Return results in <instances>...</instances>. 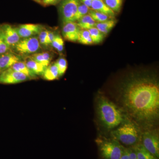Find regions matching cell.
Masks as SVG:
<instances>
[{
    "instance_id": "obj_1",
    "label": "cell",
    "mask_w": 159,
    "mask_h": 159,
    "mask_svg": "<svg viewBox=\"0 0 159 159\" xmlns=\"http://www.w3.org/2000/svg\"><path fill=\"white\" fill-rule=\"evenodd\" d=\"M118 99L127 116L144 130L154 129L159 119V84L157 75L132 73L120 84Z\"/></svg>"
},
{
    "instance_id": "obj_2",
    "label": "cell",
    "mask_w": 159,
    "mask_h": 159,
    "mask_svg": "<svg viewBox=\"0 0 159 159\" xmlns=\"http://www.w3.org/2000/svg\"><path fill=\"white\" fill-rule=\"evenodd\" d=\"M96 108L100 124L107 130H112L129 118L121 107L101 94L97 95Z\"/></svg>"
},
{
    "instance_id": "obj_3",
    "label": "cell",
    "mask_w": 159,
    "mask_h": 159,
    "mask_svg": "<svg viewBox=\"0 0 159 159\" xmlns=\"http://www.w3.org/2000/svg\"><path fill=\"white\" fill-rule=\"evenodd\" d=\"M141 128L129 118L111 131V138L128 147H133L141 142Z\"/></svg>"
},
{
    "instance_id": "obj_4",
    "label": "cell",
    "mask_w": 159,
    "mask_h": 159,
    "mask_svg": "<svg viewBox=\"0 0 159 159\" xmlns=\"http://www.w3.org/2000/svg\"><path fill=\"white\" fill-rule=\"evenodd\" d=\"M96 143L101 159H120L125 148L112 138H98Z\"/></svg>"
},
{
    "instance_id": "obj_5",
    "label": "cell",
    "mask_w": 159,
    "mask_h": 159,
    "mask_svg": "<svg viewBox=\"0 0 159 159\" xmlns=\"http://www.w3.org/2000/svg\"><path fill=\"white\" fill-rule=\"evenodd\" d=\"M141 143L146 150L159 159V137L157 129L144 130L141 135Z\"/></svg>"
},
{
    "instance_id": "obj_6",
    "label": "cell",
    "mask_w": 159,
    "mask_h": 159,
    "mask_svg": "<svg viewBox=\"0 0 159 159\" xmlns=\"http://www.w3.org/2000/svg\"><path fill=\"white\" fill-rule=\"evenodd\" d=\"M40 44L38 38L36 36L21 39L13 47L16 54L20 55H31L39 50Z\"/></svg>"
},
{
    "instance_id": "obj_7",
    "label": "cell",
    "mask_w": 159,
    "mask_h": 159,
    "mask_svg": "<svg viewBox=\"0 0 159 159\" xmlns=\"http://www.w3.org/2000/svg\"><path fill=\"white\" fill-rule=\"evenodd\" d=\"M80 2V0H62L60 12L63 24L74 22V17Z\"/></svg>"
},
{
    "instance_id": "obj_8",
    "label": "cell",
    "mask_w": 159,
    "mask_h": 159,
    "mask_svg": "<svg viewBox=\"0 0 159 159\" xmlns=\"http://www.w3.org/2000/svg\"><path fill=\"white\" fill-rule=\"evenodd\" d=\"M31 80L28 76L9 68L0 73V84H13Z\"/></svg>"
},
{
    "instance_id": "obj_9",
    "label": "cell",
    "mask_w": 159,
    "mask_h": 159,
    "mask_svg": "<svg viewBox=\"0 0 159 159\" xmlns=\"http://www.w3.org/2000/svg\"><path fill=\"white\" fill-rule=\"evenodd\" d=\"M0 31L2 34L6 44L9 48L13 47L21 39L16 31V28L9 24H4L0 26Z\"/></svg>"
},
{
    "instance_id": "obj_10",
    "label": "cell",
    "mask_w": 159,
    "mask_h": 159,
    "mask_svg": "<svg viewBox=\"0 0 159 159\" xmlns=\"http://www.w3.org/2000/svg\"><path fill=\"white\" fill-rule=\"evenodd\" d=\"M43 26L39 24H24L16 27V31L20 39L33 37L43 30Z\"/></svg>"
},
{
    "instance_id": "obj_11",
    "label": "cell",
    "mask_w": 159,
    "mask_h": 159,
    "mask_svg": "<svg viewBox=\"0 0 159 159\" xmlns=\"http://www.w3.org/2000/svg\"><path fill=\"white\" fill-rule=\"evenodd\" d=\"M80 30L76 22H70L66 23L64 24L62 28L63 36L66 40L76 42L78 41Z\"/></svg>"
},
{
    "instance_id": "obj_12",
    "label": "cell",
    "mask_w": 159,
    "mask_h": 159,
    "mask_svg": "<svg viewBox=\"0 0 159 159\" xmlns=\"http://www.w3.org/2000/svg\"><path fill=\"white\" fill-rule=\"evenodd\" d=\"M21 59L20 55L12 52H7L0 54V73L10 68Z\"/></svg>"
},
{
    "instance_id": "obj_13",
    "label": "cell",
    "mask_w": 159,
    "mask_h": 159,
    "mask_svg": "<svg viewBox=\"0 0 159 159\" xmlns=\"http://www.w3.org/2000/svg\"><path fill=\"white\" fill-rule=\"evenodd\" d=\"M24 62L28 68L37 76H42L47 68L41 64L31 59L29 56L26 57Z\"/></svg>"
},
{
    "instance_id": "obj_14",
    "label": "cell",
    "mask_w": 159,
    "mask_h": 159,
    "mask_svg": "<svg viewBox=\"0 0 159 159\" xmlns=\"http://www.w3.org/2000/svg\"><path fill=\"white\" fill-rule=\"evenodd\" d=\"M91 9L114 18L116 13L106 5L103 0H93Z\"/></svg>"
},
{
    "instance_id": "obj_15",
    "label": "cell",
    "mask_w": 159,
    "mask_h": 159,
    "mask_svg": "<svg viewBox=\"0 0 159 159\" xmlns=\"http://www.w3.org/2000/svg\"><path fill=\"white\" fill-rule=\"evenodd\" d=\"M43 78L46 80L52 81L59 78L58 68L55 62L49 65L43 74Z\"/></svg>"
},
{
    "instance_id": "obj_16",
    "label": "cell",
    "mask_w": 159,
    "mask_h": 159,
    "mask_svg": "<svg viewBox=\"0 0 159 159\" xmlns=\"http://www.w3.org/2000/svg\"><path fill=\"white\" fill-rule=\"evenodd\" d=\"M10 68L17 72L23 73V74L28 76L31 80L36 79L37 77L36 75L28 68L24 61H20L16 63Z\"/></svg>"
},
{
    "instance_id": "obj_17",
    "label": "cell",
    "mask_w": 159,
    "mask_h": 159,
    "mask_svg": "<svg viewBox=\"0 0 159 159\" xmlns=\"http://www.w3.org/2000/svg\"><path fill=\"white\" fill-rule=\"evenodd\" d=\"M31 59L47 67L50 65L52 56L49 52H43L41 53H34L29 56Z\"/></svg>"
},
{
    "instance_id": "obj_18",
    "label": "cell",
    "mask_w": 159,
    "mask_h": 159,
    "mask_svg": "<svg viewBox=\"0 0 159 159\" xmlns=\"http://www.w3.org/2000/svg\"><path fill=\"white\" fill-rule=\"evenodd\" d=\"M133 147L136 153L138 159H158L146 150L141 142Z\"/></svg>"
},
{
    "instance_id": "obj_19",
    "label": "cell",
    "mask_w": 159,
    "mask_h": 159,
    "mask_svg": "<svg viewBox=\"0 0 159 159\" xmlns=\"http://www.w3.org/2000/svg\"><path fill=\"white\" fill-rule=\"evenodd\" d=\"M77 23L79 28L82 30H89L95 27L97 24L89 14L81 18L77 21Z\"/></svg>"
},
{
    "instance_id": "obj_20",
    "label": "cell",
    "mask_w": 159,
    "mask_h": 159,
    "mask_svg": "<svg viewBox=\"0 0 159 159\" xmlns=\"http://www.w3.org/2000/svg\"><path fill=\"white\" fill-rule=\"evenodd\" d=\"M116 20L111 19L101 23H97L96 27L104 35H107L116 25Z\"/></svg>"
},
{
    "instance_id": "obj_21",
    "label": "cell",
    "mask_w": 159,
    "mask_h": 159,
    "mask_svg": "<svg viewBox=\"0 0 159 159\" xmlns=\"http://www.w3.org/2000/svg\"><path fill=\"white\" fill-rule=\"evenodd\" d=\"M88 14L92 17L93 20L96 23H101L106 21L108 20L113 19V18L108 16L103 13L99 12V11H95L92 9H90Z\"/></svg>"
},
{
    "instance_id": "obj_22",
    "label": "cell",
    "mask_w": 159,
    "mask_h": 159,
    "mask_svg": "<svg viewBox=\"0 0 159 159\" xmlns=\"http://www.w3.org/2000/svg\"><path fill=\"white\" fill-rule=\"evenodd\" d=\"M88 30L93 44H99L102 42L104 39L105 35L100 32L96 27H93Z\"/></svg>"
},
{
    "instance_id": "obj_23",
    "label": "cell",
    "mask_w": 159,
    "mask_h": 159,
    "mask_svg": "<svg viewBox=\"0 0 159 159\" xmlns=\"http://www.w3.org/2000/svg\"><path fill=\"white\" fill-rule=\"evenodd\" d=\"M109 8L116 13H118L121 10L123 0H103Z\"/></svg>"
},
{
    "instance_id": "obj_24",
    "label": "cell",
    "mask_w": 159,
    "mask_h": 159,
    "mask_svg": "<svg viewBox=\"0 0 159 159\" xmlns=\"http://www.w3.org/2000/svg\"><path fill=\"white\" fill-rule=\"evenodd\" d=\"M77 42L82 44H93V41L88 30H80Z\"/></svg>"
},
{
    "instance_id": "obj_25",
    "label": "cell",
    "mask_w": 159,
    "mask_h": 159,
    "mask_svg": "<svg viewBox=\"0 0 159 159\" xmlns=\"http://www.w3.org/2000/svg\"><path fill=\"white\" fill-rule=\"evenodd\" d=\"M90 9L88 7L80 2L77 8V12H76L75 17H74V22H76L84 16L88 14Z\"/></svg>"
},
{
    "instance_id": "obj_26",
    "label": "cell",
    "mask_w": 159,
    "mask_h": 159,
    "mask_svg": "<svg viewBox=\"0 0 159 159\" xmlns=\"http://www.w3.org/2000/svg\"><path fill=\"white\" fill-rule=\"evenodd\" d=\"M58 68L59 77H61L66 73L68 67V63L64 57H60L55 62Z\"/></svg>"
},
{
    "instance_id": "obj_27",
    "label": "cell",
    "mask_w": 159,
    "mask_h": 159,
    "mask_svg": "<svg viewBox=\"0 0 159 159\" xmlns=\"http://www.w3.org/2000/svg\"><path fill=\"white\" fill-rule=\"evenodd\" d=\"M51 45L59 52H61L64 50V42L59 34L55 35L54 40L51 43Z\"/></svg>"
},
{
    "instance_id": "obj_28",
    "label": "cell",
    "mask_w": 159,
    "mask_h": 159,
    "mask_svg": "<svg viewBox=\"0 0 159 159\" xmlns=\"http://www.w3.org/2000/svg\"><path fill=\"white\" fill-rule=\"evenodd\" d=\"M120 159H138L136 153L133 147H125Z\"/></svg>"
},
{
    "instance_id": "obj_29",
    "label": "cell",
    "mask_w": 159,
    "mask_h": 159,
    "mask_svg": "<svg viewBox=\"0 0 159 159\" xmlns=\"http://www.w3.org/2000/svg\"><path fill=\"white\" fill-rule=\"evenodd\" d=\"M48 31H49L48 30H43L38 34L39 36L38 38L40 44L45 46H48Z\"/></svg>"
},
{
    "instance_id": "obj_30",
    "label": "cell",
    "mask_w": 159,
    "mask_h": 159,
    "mask_svg": "<svg viewBox=\"0 0 159 159\" xmlns=\"http://www.w3.org/2000/svg\"><path fill=\"white\" fill-rule=\"evenodd\" d=\"M10 48L6 44L2 34L0 31V54L9 52Z\"/></svg>"
},
{
    "instance_id": "obj_31",
    "label": "cell",
    "mask_w": 159,
    "mask_h": 159,
    "mask_svg": "<svg viewBox=\"0 0 159 159\" xmlns=\"http://www.w3.org/2000/svg\"><path fill=\"white\" fill-rule=\"evenodd\" d=\"M62 1V0H42L41 5L44 6L56 5Z\"/></svg>"
},
{
    "instance_id": "obj_32",
    "label": "cell",
    "mask_w": 159,
    "mask_h": 159,
    "mask_svg": "<svg viewBox=\"0 0 159 159\" xmlns=\"http://www.w3.org/2000/svg\"><path fill=\"white\" fill-rule=\"evenodd\" d=\"M55 34L53 31H49L48 34V45L51 44L53 40H54V37H55Z\"/></svg>"
},
{
    "instance_id": "obj_33",
    "label": "cell",
    "mask_w": 159,
    "mask_h": 159,
    "mask_svg": "<svg viewBox=\"0 0 159 159\" xmlns=\"http://www.w3.org/2000/svg\"><path fill=\"white\" fill-rule=\"evenodd\" d=\"M80 2L84 4L86 6H87L90 9L91 5H92L93 0H80Z\"/></svg>"
},
{
    "instance_id": "obj_34",
    "label": "cell",
    "mask_w": 159,
    "mask_h": 159,
    "mask_svg": "<svg viewBox=\"0 0 159 159\" xmlns=\"http://www.w3.org/2000/svg\"><path fill=\"white\" fill-rule=\"evenodd\" d=\"M33 1L39 3V4H42V0H33Z\"/></svg>"
}]
</instances>
